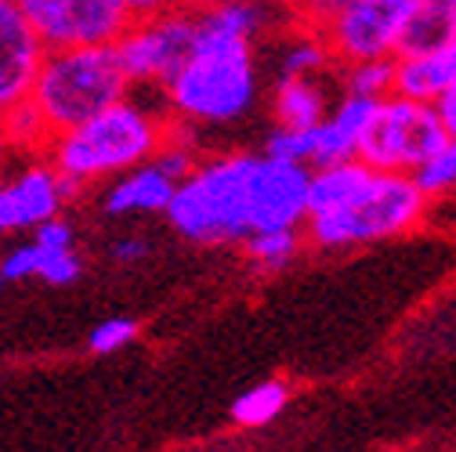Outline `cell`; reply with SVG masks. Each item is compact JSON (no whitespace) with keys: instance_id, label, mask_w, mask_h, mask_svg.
Returning a JSON list of instances; mask_svg holds the SVG:
<instances>
[{"instance_id":"cell-1","label":"cell","mask_w":456,"mask_h":452,"mask_svg":"<svg viewBox=\"0 0 456 452\" xmlns=\"http://www.w3.org/2000/svg\"><path fill=\"white\" fill-rule=\"evenodd\" d=\"M175 232L192 243H243L254 232L305 229L308 221V166L272 156L228 152L178 182L167 206Z\"/></svg>"},{"instance_id":"cell-2","label":"cell","mask_w":456,"mask_h":452,"mask_svg":"<svg viewBox=\"0 0 456 452\" xmlns=\"http://www.w3.org/2000/svg\"><path fill=\"white\" fill-rule=\"evenodd\" d=\"M170 138V117L124 98L94 112L91 120L54 134L47 141V163L77 196L84 185L120 178L134 166L149 163L159 145Z\"/></svg>"},{"instance_id":"cell-3","label":"cell","mask_w":456,"mask_h":452,"mask_svg":"<svg viewBox=\"0 0 456 452\" xmlns=\"http://www.w3.org/2000/svg\"><path fill=\"white\" fill-rule=\"evenodd\" d=\"M163 94L175 112L170 120L189 127H224L243 120L257 98L254 44L196 29L192 54L163 84Z\"/></svg>"},{"instance_id":"cell-4","label":"cell","mask_w":456,"mask_h":452,"mask_svg":"<svg viewBox=\"0 0 456 452\" xmlns=\"http://www.w3.org/2000/svg\"><path fill=\"white\" fill-rule=\"evenodd\" d=\"M131 80L117 59V47H62L44 51L29 87V105L40 112L47 134H62L94 112L124 101Z\"/></svg>"},{"instance_id":"cell-5","label":"cell","mask_w":456,"mask_h":452,"mask_svg":"<svg viewBox=\"0 0 456 452\" xmlns=\"http://www.w3.org/2000/svg\"><path fill=\"white\" fill-rule=\"evenodd\" d=\"M428 199L410 174H380L373 171L370 185L340 210L312 214L305 232L319 250H348L377 239L403 236L424 221Z\"/></svg>"},{"instance_id":"cell-6","label":"cell","mask_w":456,"mask_h":452,"mask_svg":"<svg viewBox=\"0 0 456 452\" xmlns=\"http://www.w3.org/2000/svg\"><path fill=\"white\" fill-rule=\"evenodd\" d=\"M424 0H312L301 22L312 26L345 66L395 59L398 36Z\"/></svg>"},{"instance_id":"cell-7","label":"cell","mask_w":456,"mask_h":452,"mask_svg":"<svg viewBox=\"0 0 456 452\" xmlns=\"http://www.w3.org/2000/svg\"><path fill=\"white\" fill-rule=\"evenodd\" d=\"M445 127L431 101H413L403 94L380 98L355 156L380 174H410L413 166L445 141Z\"/></svg>"},{"instance_id":"cell-8","label":"cell","mask_w":456,"mask_h":452,"mask_svg":"<svg viewBox=\"0 0 456 452\" xmlns=\"http://www.w3.org/2000/svg\"><path fill=\"white\" fill-rule=\"evenodd\" d=\"M192 44H196V12L170 4L156 15L134 19L112 47H117V59L131 84L163 87L192 54Z\"/></svg>"},{"instance_id":"cell-9","label":"cell","mask_w":456,"mask_h":452,"mask_svg":"<svg viewBox=\"0 0 456 452\" xmlns=\"http://www.w3.org/2000/svg\"><path fill=\"white\" fill-rule=\"evenodd\" d=\"M44 51L117 44L134 22L124 0H19Z\"/></svg>"},{"instance_id":"cell-10","label":"cell","mask_w":456,"mask_h":452,"mask_svg":"<svg viewBox=\"0 0 456 452\" xmlns=\"http://www.w3.org/2000/svg\"><path fill=\"white\" fill-rule=\"evenodd\" d=\"M69 196L73 192L54 174V166L47 159L26 163L15 178L0 182V236L33 232L40 221L59 214Z\"/></svg>"},{"instance_id":"cell-11","label":"cell","mask_w":456,"mask_h":452,"mask_svg":"<svg viewBox=\"0 0 456 452\" xmlns=\"http://www.w3.org/2000/svg\"><path fill=\"white\" fill-rule=\"evenodd\" d=\"M44 44L26 22L19 0H0V117L29 98Z\"/></svg>"},{"instance_id":"cell-12","label":"cell","mask_w":456,"mask_h":452,"mask_svg":"<svg viewBox=\"0 0 456 452\" xmlns=\"http://www.w3.org/2000/svg\"><path fill=\"white\" fill-rule=\"evenodd\" d=\"M178 182H170L156 163H142L134 171L120 174L109 185L102 206L105 214H167L170 199H175Z\"/></svg>"},{"instance_id":"cell-13","label":"cell","mask_w":456,"mask_h":452,"mask_svg":"<svg viewBox=\"0 0 456 452\" xmlns=\"http://www.w3.org/2000/svg\"><path fill=\"white\" fill-rule=\"evenodd\" d=\"M456 84V40L438 51L395 59V94L413 101H438Z\"/></svg>"},{"instance_id":"cell-14","label":"cell","mask_w":456,"mask_h":452,"mask_svg":"<svg viewBox=\"0 0 456 452\" xmlns=\"http://www.w3.org/2000/svg\"><path fill=\"white\" fill-rule=\"evenodd\" d=\"M370 178L373 166H366L359 156L322 166V171H308V217L348 206L370 185Z\"/></svg>"},{"instance_id":"cell-15","label":"cell","mask_w":456,"mask_h":452,"mask_svg":"<svg viewBox=\"0 0 456 452\" xmlns=\"http://www.w3.org/2000/svg\"><path fill=\"white\" fill-rule=\"evenodd\" d=\"M272 117H275V127H294V131L319 127L330 117L322 84L315 77H279L275 98H272Z\"/></svg>"},{"instance_id":"cell-16","label":"cell","mask_w":456,"mask_h":452,"mask_svg":"<svg viewBox=\"0 0 456 452\" xmlns=\"http://www.w3.org/2000/svg\"><path fill=\"white\" fill-rule=\"evenodd\" d=\"M456 40V19L442 0H424V4L410 15L403 36H398L395 59H410V54H428Z\"/></svg>"},{"instance_id":"cell-17","label":"cell","mask_w":456,"mask_h":452,"mask_svg":"<svg viewBox=\"0 0 456 452\" xmlns=\"http://www.w3.org/2000/svg\"><path fill=\"white\" fill-rule=\"evenodd\" d=\"M287 402H290V387L282 380H265V383L243 391L232 402V420L240 427H265L287 409Z\"/></svg>"},{"instance_id":"cell-18","label":"cell","mask_w":456,"mask_h":452,"mask_svg":"<svg viewBox=\"0 0 456 452\" xmlns=\"http://www.w3.org/2000/svg\"><path fill=\"white\" fill-rule=\"evenodd\" d=\"M333 62V54L326 47V40L301 22V33L282 47V59H279V77H315L322 66Z\"/></svg>"},{"instance_id":"cell-19","label":"cell","mask_w":456,"mask_h":452,"mask_svg":"<svg viewBox=\"0 0 456 452\" xmlns=\"http://www.w3.org/2000/svg\"><path fill=\"white\" fill-rule=\"evenodd\" d=\"M413 185L424 192V199H435V196H445L456 189V141L445 138L431 156H424L413 171H410Z\"/></svg>"},{"instance_id":"cell-20","label":"cell","mask_w":456,"mask_h":452,"mask_svg":"<svg viewBox=\"0 0 456 452\" xmlns=\"http://www.w3.org/2000/svg\"><path fill=\"white\" fill-rule=\"evenodd\" d=\"M247 257L265 268V271H279L287 268L297 250H301V229H282V232H254L250 239H243Z\"/></svg>"},{"instance_id":"cell-21","label":"cell","mask_w":456,"mask_h":452,"mask_svg":"<svg viewBox=\"0 0 456 452\" xmlns=\"http://www.w3.org/2000/svg\"><path fill=\"white\" fill-rule=\"evenodd\" d=\"M0 131H4L8 149H47V141H51V134H47V127L40 120V112L29 105V98L19 101L12 112L0 117Z\"/></svg>"},{"instance_id":"cell-22","label":"cell","mask_w":456,"mask_h":452,"mask_svg":"<svg viewBox=\"0 0 456 452\" xmlns=\"http://www.w3.org/2000/svg\"><path fill=\"white\" fill-rule=\"evenodd\" d=\"M348 94L359 98H387L395 94V59H370V62H352L345 73Z\"/></svg>"},{"instance_id":"cell-23","label":"cell","mask_w":456,"mask_h":452,"mask_svg":"<svg viewBox=\"0 0 456 452\" xmlns=\"http://www.w3.org/2000/svg\"><path fill=\"white\" fill-rule=\"evenodd\" d=\"M312 149H315V127H308V131L275 127L265 138V156H272L279 163H294V166H308L312 163Z\"/></svg>"},{"instance_id":"cell-24","label":"cell","mask_w":456,"mask_h":452,"mask_svg":"<svg viewBox=\"0 0 456 452\" xmlns=\"http://www.w3.org/2000/svg\"><path fill=\"white\" fill-rule=\"evenodd\" d=\"M377 98H359V94H345V101H340L333 112H330V124L345 134L355 149H359V138L366 134V127H370V120H373V112H377Z\"/></svg>"},{"instance_id":"cell-25","label":"cell","mask_w":456,"mask_h":452,"mask_svg":"<svg viewBox=\"0 0 456 452\" xmlns=\"http://www.w3.org/2000/svg\"><path fill=\"white\" fill-rule=\"evenodd\" d=\"M138 336V322L127 319V315H117V319H105L102 326L91 329V351L94 355H109V351H120L127 348Z\"/></svg>"},{"instance_id":"cell-26","label":"cell","mask_w":456,"mask_h":452,"mask_svg":"<svg viewBox=\"0 0 456 452\" xmlns=\"http://www.w3.org/2000/svg\"><path fill=\"white\" fill-rule=\"evenodd\" d=\"M77 275H80V257H77V250H40L37 278L51 282V287H69Z\"/></svg>"},{"instance_id":"cell-27","label":"cell","mask_w":456,"mask_h":452,"mask_svg":"<svg viewBox=\"0 0 456 452\" xmlns=\"http://www.w3.org/2000/svg\"><path fill=\"white\" fill-rule=\"evenodd\" d=\"M73 239H77V232H73V224L62 214L40 221L37 229H33V243L40 250H73Z\"/></svg>"},{"instance_id":"cell-28","label":"cell","mask_w":456,"mask_h":452,"mask_svg":"<svg viewBox=\"0 0 456 452\" xmlns=\"http://www.w3.org/2000/svg\"><path fill=\"white\" fill-rule=\"evenodd\" d=\"M37 264H40V246L29 239L0 261V278H37Z\"/></svg>"},{"instance_id":"cell-29","label":"cell","mask_w":456,"mask_h":452,"mask_svg":"<svg viewBox=\"0 0 456 452\" xmlns=\"http://www.w3.org/2000/svg\"><path fill=\"white\" fill-rule=\"evenodd\" d=\"M435 112H438V120H442V127H445V134L456 141V84L435 101Z\"/></svg>"},{"instance_id":"cell-30","label":"cell","mask_w":456,"mask_h":452,"mask_svg":"<svg viewBox=\"0 0 456 452\" xmlns=\"http://www.w3.org/2000/svg\"><path fill=\"white\" fill-rule=\"evenodd\" d=\"M145 254H149V243H145V239H138V236H127V239H117V243H112V257L124 261V264L142 261Z\"/></svg>"},{"instance_id":"cell-31","label":"cell","mask_w":456,"mask_h":452,"mask_svg":"<svg viewBox=\"0 0 456 452\" xmlns=\"http://www.w3.org/2000/svg\"><path fill=\"white\" fill-rule=\"evenodd\" d=\"M124 4H127V12L134 19H142V15H156V12L170 8V0H124Z\"/></svg>"},{"instance_id":"cell-32","label":"cell","mask_w":456,"mask_h":452,"mask_svg":"<svg viewBox=\"0 0 456 452\" xmlns=\"http://www.w3.org/2000/svg\"><path fill=\"white\" fill-rule=\"evenodd\" d=\"M175 8H185V12H203V8H210V4H217V0H170Z\"/></svg>"},{"instance_id":"cell-33","label":"cell","mask_w":456,"mask_h":452,"mask_svg":"<svg viewBox=\"0 0 456 452\" xmlns=\"http://www.w3.org/2000/svg\"><path fill=\"white\" fill-rule=\"evenodd\" d=\"M279 4H287V8H297V12H305V8L312 4V0H279Z\"/></svg>"},{"instance_id":"cell-34","label":"cell","mask_w":456,"mask_h":452,"mask_svg":"<svg viewBox=\"0 0 456 452\" xmlns=\"http://www.w3.org/2000/svg\"><path fill=\"white\" fill-rule=\"evenodd\" d=\"M4 156H8V141H4V131H0V163H4Z\"/></svg>"},{"instance_id":"cell-35","label":"cell","mask_w":456,"mask_h":452,"mask_svg":"<svg viewBox=\"0 0 456 452\" xmlns=\"http://www.w3.org/2000/svg\"><path fill=\"white\" fill-rule=\"evenodd\" d=\"M442 4H445V8L452 12V19H456V0H442Z\"/></svg>"},{"instance_id":"cell-36","label":"cell","mask_w":456,"mask_h":452,"mask_svg":"<svg viewBox=\"0 0 456 452\" xmlns=\"http://www.w3.org/2000/svg\"><path fill=\"white\" fill-rule=\"evenodd\" d=\"M0 282H4V278H0Z\"/></svg>"}]
</instances>
